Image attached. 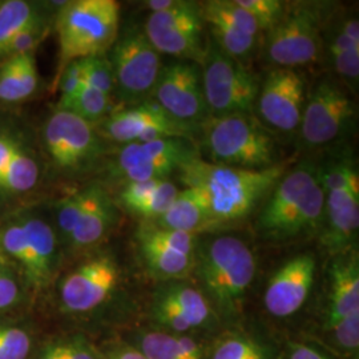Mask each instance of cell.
Returning <instances> with one entry per match:
<instances>
[{"mask_svg": "<svg viewBox=\"0 0 359 359\" xmlns=\"http://www.w3.org/2000/svg\"><path fill=\"white\" fill-rule=\"evenodd\" d=\"M154 298L177 309L191 321L193 327L206 325L213 314L212 306L203 292L181 280L168 281L156 290Z\"/></svg>", "mask_w": 359, "mask_h": 359, "instance_id": "28", "label": "cell"}, {"mask_svg": "<svg viewBox=\"0 0 359 359\" xmlns=\"http://www.w3.org/2000/svg\"><path fill=\"white\" fill-rule=\"evenodd\" d=\"M16 216L25 229L29 258L25 280L31 287L44 289L51 283L57 265V234L38 208H25Z\"/></svg>", "mask_w": 359, "mask_h": 359, "instance_id": "22", "label": "cell"}, {"mask_svg": "<svg viewBox=\"0 0 359 359\" xmlns=\"http://www.w3.org/2000/svg\"><path fill=\"white\" fill-rule=\"evenodd\" d=\"M322 56L351 95L358 92L359 19L350 10H334L323 31Z\"/></svg>", "mask_w": 359, "mask_h": 359, "instance_id": "20", "label": "cell"}, {"mask_svg": "<svg viewBox=\"0 0 359 359\" xmlns=\"http://www.w3.org/2000/svg\"><path fill=\"white\" fill-rule=\"evenodd\" d=\"M333 330L338 345L351 353L357 351L359 346V314L347 317L337 322L330 327Z\"/></svg>", "mask_w": 359, "mask_h": 359, "instance_id": "40", "label": "cell"}, {"mask_svg": "<svg viewBox=\"0 0 359 359\" xmlns=\"http://www.w3.org/2000/svg\"><path fill=\"white\" fill-rule=\"evenodd\" d=\"M56 108L71 112L93 126L102 123L115 109L112 96L84 84L74 95L59 99Z\"/></svg>", "mask_w": 359, "mask_h": 359, "instance_id": "31", "label": "cell"}, {"mask_svg": "<svg viewBox=\"0 0 359 359\" xmlns=\"http://www.w3.org/2000/svg\"><path fill=\"white\" fill-rule=\"evenodd\" d=\"M256 22L262 36L283 18L286 1L283 0H234Z\"/></svg>", "mask_w": 359, "mask_h": 359, "instance_id": "34", "label": "cell"}, {"mask_svg": "<svg viewBox=\"0 0 359 359\" xmlns=\"http://www.w3.org/2000/svg\"><path fill=\"white\" fill-rule=\"evenodd\" d=\"M177 0H149L145 3V8L149 10V13H164L173 7Z\"/></svg>", "mask_w": 359, "mask_h": 359, "instance_id": "44", "label": "cell"}, {"mask_svg": "<svg viewBox=\"0 0 359 359\" xmlns=\"http://www.w3.org/2000/svg\"><path fill=\"white\" fill-rule=\"evenodd\" d=\"M359 314V258L357 249L337 255L330 268L327 327Z\"/></svg>", "mask_w": 359, "mask_h": 359, "instance_id": "23", "label": "cell"}, {"mask_svg": "<svg viewBox=\"0 0 359 359\" xmlns=\"http://www.w3.org/2000/svg\"><path fill=\"white\" fill-rule=\"evenodd\" d=\"M335 7L333 1H286L280 22L262 36L266 63L274 68L301 69L318 62L323 31Z\"/></svg>", "mask_w": 359, "mask_h": 359, "instance_id": "6", "label": "cell"}, {"mask_svg": "<svg viewBox=\"0 0 359 359\" xmlns=\"http://www.w3.org/2000/svg\"><path fill=\"white\" fill-rule=\"evenodd\" d=\"M25 100L20 84L19 55L8 56L0 63V102L16 104Z\"/></svg>", "mask_w": 359, "mask_h": 359, "instance_id": "35", "label": "cell"}, {"mask_svg": "<svg viewBox=\"0 0 359 359\" xmlns=\"http://www.w3.org/2000/svg\"><path fill=\"white\" fill-rule=\"evenodd\" d=\"M325 192L322 241L334 253L354 249L359 231V172L354 154L334 148L318 164Z\"/></svg>", "mask_w": 359, "mask_h": 359, "instance_id": "5", "label": "cell"}, {"mask_svg": "<svg viewBox=\"0 0 359 359\" xmlns=\"http://www.w3.org/2000/svg\"><path fill=\"white\" fill-rule=\"evenodd\" d=\"M96 128L105 142L120 145L173 137L194 140L198 136L196 129L170 117L154 100L114 109Z\"/></svg>", "mask_w": 359, "mask_h": 359, "instance_id": "16", "label": "cell"}, {"mask_svg": "<svg viewBox=\"0 0 359 359\" xmlns=\"http://www.w3.org/2000/svg\"><path fill=\"white\" fill-rule=\"evenodd\" d=\"M139 351L147 359H203L201 347L192 338L161 332L144 334Z\"/></svg>", "mask_w": 359, "mask_h": 359, "instance_id": "29", "label": "cell"}, {"mask_svg": "<svg viewBox=\"0 0 359 359\" xmlns=\"http://www.w3.org/2000/svg\"><path fill=\"white\" fill-rule=\"evenodd\" d=\"M212 359H268V355L256 341L234 335L219 342Z\"/></svg>", "mask_w": 359, "mask_h": 359, "instance_id": "36", "label": "cell"}, {"mask_svg": "<svg viewBox=\"0 0 359 359\" xmlns=\"http://www.w3.org/2000/svg\"><path fill=\"white\" fill-rule=\"evenodd\" d=\"M289 359H327L323 357L321 353L311 347L305 346V345H295L292 348L290 357Z\"/></svg>", "mask_w": 359, "mask_h": 359, "instance_id": "43", "label": "cell"}, {"mask_svg": "<svg viewBox=\"0 0 359 359\" xmlns=\"http://www.w3.org/2000/svg\"><path fill=\"white\" fill-rule=\"evenodd\" d=\"M201 69L209 118L255 115L258 77L248 65L221 51L209 36Z\"/></svg>", "mask_w": 359, "mask_h": 359, "instance_id": "11", "label": "cell"}, {"mask_svg": "<svg viewBox=\"0 0 359 359\" xmlns=\"http://www.w3.org/2000/svg\"><path fill=\"white\" fill-rule=\"evenodd\" d=\"M57 88L60 92V99H65L74 95L83 86V71L81 62L75 60L65 65V69L57 76Z\"/></svg>", "mask_w": 359, "mask_h": 359, "instance_id": "41", "label": "cell"}, {"mask_svg": "<svg viewBox=\"0 0 359 359\" xmlns=\"http://www.w3.org/2000/svg\"><path fill=\"white\" fill-rule=\"evenodd\" d=\"M308 79L301 69L273 68L257 95L255 112L270 132L297 133L308 100Z\"/></svg>", "mask_w": 359, "mask_h": 359, "instance_id": "14", "label": "cell"}, {"mask_svg": "<svg viewBox=\"0 0 359 359\" xmlns=\"http://www.w3.org/2000/svg\"><path fill=\"white\" fill-rule=\"evenodd\" d=\"M80 62L84 86L104 92L109 96L115 93V77L107 53L80 59Z\"/></svg>", "mask_w": 359, "mask_h": 359, "instance_id": "33", "label": "cell"}, {"mask_svg": "<svg viewBox=\"0 0 359 359\" xmlns=\"http://www.w3.org/2000/svg\"><path fill=\"white\" fill-rule=\"evenodd\" d=\"M152 224L170 231L191 234H197L203 229L215 226L204 193L194 187H185L180 191L167 212L152 221Z\"/></svg>", "mask_w": 359, "mask_h": 359, "instance_id": "26", "label": "cell"}, {"mask_svg": "<svg viewBox=\"0 0 359 359\" xmlns=\"http://www.w3.org/2000/svg\"><path fill=\"white\" fill-rule=\"evenodd\" d=\"M112 359H147L139 350H124L114 355Z\"/></svg>", "mask_w": 359, "mask_h": 359, "instance_id": "45", "label": "cell"}, {"mask_svg": "<svg viewBox=\"0 0 359 359\" xmlns=\"http://www.w3.org/2000/svg\"><path fill=\"white\" fill-rule=\"evenodd\" d=\"M325 192L317 163L304 160L283 177L269 193L257 231L269 241H290L322 231Z\"/></svg>", "mask_w": 359, "mask_h": 359, "instance_id": "1", "label": "cell"}, {"mask_svg": "<svg viewBox=\"0 0 359 359\" xmlns=\"http://www.w3.org/2000/svg\"><path fill=\"white\" fill-rule=\"evenodd\" d=\"M142 29L161 56L203 65L208 38L200 1L177 0L164 13H149Z\"/></svg>", "mask_w": 359, "mask_h": 359, "instance_id": "13", "label": "cell"}, {"mask_svg": "<svg viewBox=\"0 0 359 359\" xmlns=\"http://www.w3.org/2000/svg\"><path fill=\"white\" fill-rule=\"evenodd\" d=\"M209 38L221 51L248 65L262 40L259 28L234 0L200 1Z\"/></svg>", "mask_w": 359, "mask_h": 359, "instance_id": "18", "label": "cell"}, {"mask_svg": "<svg viewBox=\"0 0 359 359\" xmlns=\"http://www.w3.org/2000/svg\"><path fill=\"white\" fill-rule=\"evenodd\" d=\"M65 359H95L90 351L79 345H62Z\"/></svg>", "mask_w": 359, "mask_h": 359, "instance_id": "42", "label": "cell"}, {"mask_svg": "<svg viewBox=\"0 0 359 359\" xmlns=\"http://www.w3.org/2000/svg\"><path fill=\"white\" fill-rule=\"evenodd\" d=\"M152 100L181 124L200 129L209 120L201 65L170 60L163 65Z\"/></svg>", "mask_w": 359, "mask_h": 359, "instance_id": "15", "label": "cell"}, {"mask_svg": "<svg viewBox=\"0 0 359 359\" xmlns=\"http://www.w3.org/2000/svg\"><path fill=\"white\" fill-rule=\"evenodd\" d=\"M48 27H50V23H48V16H47V18L40 19L36 23L25 28L7 44V47L4 48L3 55H1V60L8 56H13V55L34 52V50L40 44V41L46 38V35L48 32Z\"/></svg>", "mask_w": 359, "mask_h": 359, "instance_id": "37", "label": "cell"}, {"mask_svg": "<svg viewBox=\"0 0 359 359\" xmlns=\"http://www.w3.org/2000/svg\"><path fill=\"white\" fill-rule=\"evenodd\" d=\"M90 192H92V184H88L76 192L62 197L55 203V205L52 206V210H53L52 225L57 234V238L65 244L75 229L79 218L81 217L86 206L88 204Z\"/></svg>", "mask_w": 359, "mask_h": 359, "instance_id": "32", "label": "cell"}, {"mask_svg": "<svg viewBox=\"0 0 359 359\" xmlns=\"http://www.w3.org/2000/svg\"><path fill=\"white\" fill-rule=\"evenodd\" d=\"M120 271L107 255L92 257L72 270L60 283V299L65 310L86 313L100 306L112 294Z\"/></svg>", "mask_w": 359, "mask_h": 359, "instance_id": "19", "label": "cell"}, {"mask_svg": "<svg viewBox=\"0 0 359 359\" xmlns=\"http://www.w3.org/2000/svg\"><path fill=\"white\" fill-rule=\"evenodd\" d=\"M22 295L16 266L0 253V310L15 306Z\"/></svg>", "mask_w": 359, "mask_h": 359, "instance_id": "39", "label": "cell"}, {"mask_svg": "<svg viewBox=\"0 0 359 359\" xmlns=\"http://www.w3.org/2000/svg\"><path fill=\"white\" fill-rule=\"evenodd\" d=\"M194 269L210 306L236 314L255 280L256 257L241 238L218 236L198 243Z\"/></svg>", "mask_w": 359, "mask_h": 359, "instance_id": "4", "label": "cell"}, {"mask_svg": "<svg viewBox=\"0 0 359 359\" xmlns=\"http://www.w3.org/2000/svg\"><path fill=\"white\" fill-rule=\"evenodd\" d=\"M107 56L114 71L116 96L121 103L130 107L152 100L164 63L142 27H124Z\"/></svg>", "mask_w": 359, "mask_h": 359, "instance_id": "10", "label": "cell"}, {"mask_svg": "<svg viewBox=\"0 0 359 359\" xmlns=\"http://www.w3.org/2000/svg\"><path fill=\"white\" fill-rule=\"evenodd\" d=\"M41 144L52 170L65 177L90 173L107 154L96 126L57 108L43 124Z\"/></svg>", "mask_w": 359, "mask_h": 359, "instance_id": "8", "label": "cell"}, {"mask_svg": "<svg viewBox=\"0 0 359 359\" xmlns=\"http://www.w3.org/2000/svg\"><path fill=\"white\" fill-rule=\"evenodd\" d=\"M1 196H6V192H4V187H3L1 180H0V197H1Z\"/></svg>", "mask_w": 359, "mask_h": 359, "instance_id": "47", "label": "cell"}, {"mask_svg": "<svg viewBox=\"0 0 359 359\" xmlns=\"http://www.w3.org/2000/svg\"><path fill=\"white\" fill-rule=\"evenodd\" d=\"M180 189L170 180H148L121 185L118 203L149 222L161 217L176 200Z\"/></svg>", "mask_w": 359, "mask_h": 359, "instance_id": "25", "label": "cell"}, {"mask_svg": "<svg viewBox=\"0 0 359 359\" xmlns=\"http://www.w3.org/2000/svg\"><path fill=\"white\" fill-rule=\"evenodd\" d=\"M59 41L57 76L71 62L112 48L120 32V4L115 0L65 1L55 19Z\"/></svg>", "mask_w": 359, "mask_h": 359, "instance_id": "7", "label": "cell"}, {"mask_svg": "<svg viewBox=\"0 0 359 359\" xmlns=\"http://www.w3.org/2000/svg\"><path fill=\"white\" fill-rule=\"evenodd\" d=\"M136 240L144 264L157 278L182 280L194 269L197 234L170 231L147 222L139 228Z\"/></svg>", "mask_w": 359, "mask_h": 359, "instance_id": "17", "label": "cell"}, {"mask_svg": "<svg viewBox=\"0 0 359 359\" xmlns=\"http://www.w3.org/2000/svg\"><path fill=\"white\" fill-rule=\"evenodd\" d=\"M118 206L99 182H92L88 204L86 206L67 245L72 249H86L99 244L115 226Z\"/></svg>", "mask_w": 359, "mask_h": 359, "instance_id": "24", "label": "cell"}, {"mask_svg": "<svg viewBox=\"0 0 359 359\" xmlns=\"http://www.w3.org/2000/svg\"><path fill=\"white\" fill-rule=\"evenodd\" d=\"M346 87L334 76H322L309 90L298 137L308 149L333 148L353 133L357 104Z\"/></svg>", "mask_w": 359, "mask_h": 359, "instance_id": "9", "label": "cell"}, {"mask_svg": "<svg viewBox=\"0 0 359 359\" xmlns=\"http://www.w3.org/2000/svg\"><path fill=\"white\" fill-rule=\"evenodd\" d=\"M287 170L283 161L265 170L219 167L201 157L180 168L177 175L185 187L204 193L215 226L248 217L276 187Z\"/></svg>", "mask_w": 359, "mask_h": 359, "instance_id": "2", "label": "cell"}, {"mask_svg": "<svg viewBox=\"0 0 359 359\" xmlns=\"http://www.w3.org/2000/svg\"><path fill=\"white\" fill-rule=\"evenodd\" d=\"M198 136L200 157L215 165L265 170L283 163L276 137L255 115L210 117Z\"/></svg>", "mask_w": 359, "mask_h": 359, "instance_id": "3", "label": "cell"}, {"mask_svg": "<svg viewBox=\"0 0 359 359\" xmlns=\"http://www.w3.org/2000/svg\"><path fill=\"white\" fill-rule=\"evenodd\" d=\"M40 359H65L62 353V346L48 347Z\"/></svg>", "mask_w": 359, "mask_h": 359, "instance_id": "46", "label": "cell"}, {"mask_svg": "<svg viewBox=\"0 0 359 359\" xmlns=\"http://www.w3.org/2000/svg\"><path fill=\"white\" fill-rule=\"evenodd\" d=\"M40 179L38 160L19 136H15L10 154L1 170L7 196H19L36 188Z\"/></svg>", "mask_w": 359, "mask_h": 359, "instance_id": "27", "label": "cell"}, {"mask_svg": "<svg viewBox=\"0 0 359 359\" xmlns=\"http://www.w3.org/2000/svg\"><path fill=\"white\" fill-rule=\"evenodd\" d=\"M31 348L27 332L15 326L0 327V359H26Z\"/></svg>", "mask_w": 359, "mask_h": 359, "instance_id": "38", "label": "cell"}, {"mask_svg": "<svg viewBox=\"0 0 359 359\" xmlns=\"http://www.w3.org/2000/svg\"><path fill=\"white\" fill-rule=\"evenodd\" d=\"M317 262L313 255H298L286 261L268 283L264 304L271 316L286 318L304 306L314 283Z\"/></svg>", "mask_w": 359, "mask_h": 359, "instance_id": "21", "label": "cell"}, {"mask_svg": "<svg viewBox=\"0 0 359 359\" xmlns=\"http://www.w3.org/2000/svg\"><path fill=\"white\" fill-rule=\"evenodd\" d=\"M198 157V144L188 139L132 142L120 147L107 175L120 185L148 180H169L180 168Z\"/></svg>", "mask_w": 359, "mask_h": 359, "instance_id": "12", "label": "cell"}, {"mask_svg": "<svg viewBox=\"0 0 359 359\" xmlns=\"http://www.w3.org/2000/svg\"><path fill=\"white\" fill-rule=\"evenodd\" d=\"M48 15L44 7L27 0H7L0 3V59L7 44L19 32Z\"/></svg>", "mask_w": 359, "mask_h": 359, "instance_id": "30", "label": "cell"}]
</instances>
